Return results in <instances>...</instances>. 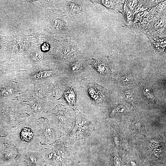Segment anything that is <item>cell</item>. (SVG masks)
Returning <instances> with one entry per match:
<instances>
[{
  "label": "cell",
  "mask_w": 166,
  "mask_h": 166,
  "mask_svg": "<svg viewBox=\"0 0 166 166\" xmlns=\"http://www.w3.org/2000/svg\"><path fill=\"white\" fill-rule=\"evenodd\" d=\"M36 128L40 142L44 145L63 142L66 136L56 123L42 121L38 124Z\"/></svg>",
  "instance_id": "6da1fadb"
},
{
  "label": "cell",
  "mask_w": 166,
  "mask_h": 166,
  "mask_svg": "<svg viewBox=\"0 0 166 166\" xmlns=\"http://www.w3.org/2000/svg\"><path fill=\"white\" fill-rule=\"evenodd\" d=\"M81 86L85 89L86 94L95 106L105 105L109 100L110 95L108 90L97 84L92 78L83 79Z\"/></svg>",
  "instance_id": "7a4b0ae2"
},
{
  "label": "cell",
  "mask_w": 166,
  "mask_h": 166,
  "mask_svg": "<svg viewBox=\"0 0 166 166\" xmlns=\"http://www.w3.org/2000/svg\"><path fill=\"white\" fill-rule=\"evenodd\" d=\"M14 135V140L20 147L34 149L38 147L40 141L36 127L25 126L18 127Z\"/></svg>",
  "instance_id": "3957f363"
},
{
  "label": "cell",
  "mask_w": 166,
  "mask_h": 166,
  "mask_svg": "<svg viewBox=\"0 0 166 166\" xmlns=\"http://www.w3.org/2000/svg\"><path fill=\"white\" fill-rule=\"evenodd\" d=\"M18 150L13 144L7 143L0 144V164L8 162L17 156Z\"/></svg>",
  "instance_id": "277c9868"
},
{
  "label": "cell",
  "mask_w": 166,
  "mask_h": 166,
  "mask_svg": "<svg viewBox=\"0 0 166 166\" xmlns=\"http://www.w3.org/2000/svg\"><path fill=\"white\" fill-rule=\"evenodd\" d=\"M25 160L28 166H46L43 157L35 152H27L25 155Z\"/></svg>",
  "instance_id": "5b68a950"
},
{
  "label": "cell",
  "mask_w": 166,
  "mask_h": 166,
  "mask_svg": "<svg viewBox=\"0 0 166 166\" xmlns=\"http://www.w3.org/2000/svg\"><path fill=\"white\" fill-rule=\"evenodd\" d=\"M95 2L110 11L121 14L123 12L124 1L97 0Z\"/></svg>",
  "instance_id": "8992f818"
},
{
  "label": "cell",
  "mask_w": 166,
  "mask_h": 166,
  "mask_svg": "<svg viewBox=\"0 0 166 166\" xmlns=\"http://www.w3.org/2000/svg\"><path fill=\"white\" fill-rule=\"evenodd\" d=\"M93 68L101 75L110 73L111 71L107 61L104 59H97L93 61Z\"/></svg>",
  "instance_id": "52a82bcc"
},
{
  "label": "cell",
  "mask_w": 166,
  "mask_h": 166,
  "mask_svg": "<svg viewBox=\"0 0 166 166\" xmlns=\"http://www.w3.org/2000/svg\"><path fill=\"white\" fill-rule=\"evenodd\" d=\"M148 38L156 51L162 55L165 51V38H160L154 36H150Z\"/></svg>",
  "instance_id": "ba28073f"
},
{
  "label": "cell",
  "mask_w": 166,
  "mask_h": 166,
  "mask_svg": "<svg viewBox=\"0 0 166 166\" xmlns=\"http://www.w3.org/2000/svg\"><path fill=\"white\" fill-rule=\"evenodd\" d=\"M64 97L69 105L75 109L76 108L77 94L73 88L70 87L66 89L64 93Z\"/></svg>",
  "instance_id": "9c48e42d"
},
{
  "label": "cell",
  "mask_w": 166,
  "mask_h": 166,
  "mask_svg": "<svg viewBox=\"0 0 166 166\" xmlns=\"http://www.w3.org/2000/svg\"><path fill=\"white\" fill-rule=\"evenodd\" d=\"M85 69V65L82 61L78 60L71 62L68 66V71L73 75H77L83 71Z\"/></svg>",
  "instance_id": "30bf717a"
},
{
  "label": "cell",
  "mask_w": 166,
  "mask_h": 166,
  "mask_svg": "<svg viewBox=\"0 0 166 166\" xmlns=\"http://www.w3.org/2000/svg\"><path fill=\"white\" fill-rule=\"evenodd\" d=\"M165 19L164 18L158 20L156 22L155 26L153 27L152 35H156L157 34L158 35H159L160 33V31L162 34L163 33L162 31H165Z\"/></svg>",
  "instance_id": "8fae6325"
},
{
  "label": "cell",
  "mask_w": 166,
  "mask_h": 166,
  "mask_svg": "<svg viewBox=\"0 0 166 166\" xmlns=\"http://www.w3.org/2000/svg\"><path fill=\"white\" fill-rule=\"evenodd\" d=\"M117 80L118 83L124 85H130L135 81L134 77L128 75H121L118 77Z\"/></svg>",
  "instance_id": "7c38bea8"
},
{
  "label": "cell",
  "mask_w": 166,
  "mask_h": 166,
  "mask_svg": "<svg viewBox=\"0 0 166 166\" xmlns=\"http://www.w3.org/2000/svg\"><path fill=\"white\" fill-rule=\"evenodd\" d=\"M68 8L70 12L73 14L80 13L82 10V7L80 3L76 1H71L68 4Z\"/></svg>",
  "instance_id": "4fadbf2b"
},
{
  "label": "cell",
  "mask_w": 166,
  "mask_h": 166,
  "mask_svg": "<svg viewBox=\"0 0 166 166\" xmlns=\"http://www.w3.org/2000/svg\"><path fill=\"white\" fill-rule=\"evenodd\" d=\"M53 25L56 30H60L65 28V23L62 19L57 18L53 21Z\"/></svg>",
  "instance_id": "5bb4252c"
},
{
  "label": "cell",
  "mask_w": 166,
  "mask_h": 166,
  "mask_svg": "<svg viewBox=\"0 0 166 166\" xmlns=\"http://www.w3.org/2000/svg\"><path fill=\"white\" fill-rule=\"evenodd\" d=\"M53 73V72L51 71H42L35 74L33 78L35 79L46 78L52 75Z\"/></svg>",
  "instance_id": "9a60e30c"
},
{
  "label": "cell",
  "mask_w": 166,
  "mask_h": 166,
  "mask_svg": "<svg viewBox=\"0 0 166 166\" xmlns=\"http://www.w3.org/2000/svg\"><path fill=\"white\" fill-rule=\"evenodd\" d=\"M124 16L126 23L131 22L133 19V13L126 7L124 14Z\"/></svg>",
  "instance_id": "2e32d148"
},
{
  "label": "cell",
  "mask_w": 166,
  "mask_h": 166,
  "mask_svg": "<svg viewBox=\"0 0 166 166\" xmlns=\"http://www.w3.org/2000/svg\"><path fill=\"white\" fill-rule=\"evenodd\" d=\"M8 134L7 127L0 121V137H4Z\"/></svg>",
  "instance_id": "e0dca14e"
},
{
  "label": "cell",
  "mask_w": 166,
  "mask_h": 166,
  "mask_svg": "<svg viewBox=\"0 0 166 166\" xmlns=\"http://www.w3.org/2000/svg\"><path fill=\"white\" fill-rule=\"evenodd\" d=\"M137 1H128L127 2V5L128 6V9L133 13L135 8L136 6Z\"/></svg>",
  "instance_id": "ac0fdd59"
},
{
  "label": "cell",
  "mask_w": 166,
  "mask_h": 166,
  "mask_svg": "<svg viewBox=\"0 0 166 166\" xmlns=\"http://www.w3.org/2000/svg\"><path fill=\"white\" fill-rule=\"evenodd\" d=\"M124 108L123 107H121V106L117 107L116 108L113 109L111 112L110 114V116H112L116 113H117V112L118 113H122L124 111Z\"/></svg>",
  "instance_id": "d6986e66"
},
{
  "label": "cell",
  "mask_w": 166,
  "mask_h": 166,
  "mask_svg": "<svg viewBox=\"0 0 166 166\" xmlns=\"http://www.w3.org/2000/svg\"><path fill=\"white\" fill-rule=\"evenodd\" d=\"M113 163L115 166H121L122 162L121 158L117 154H115L113 158Z\"/></svg>",
  "instance_id": "ffe728a7"
},
{
  "label": "cell",
  "mask_w": 166,
  "mask_h": 166,
  "mask_svg": "<svg viewBox=\"0 0 166 166\" xmlns=\"http://www.w3.org/2000/svg\"><path fill=\"white\" fill-rule=\"evenodd\" d=\"M74 50L71 47H68L65 49V54L67 56H70L74 54Z\"/></svg>",
  "instance_id": "44dd1931"
},
{
  "label": "cell",
  "mask_w": 166,
  "mask_h": 166,
  "mask_svg": "<svg viewBox=\"0 0 166 166\" xmlns=\"http://www.w3.org/2000/svg\"><path fill=\"white\" fill-rule=\"evenodd\" d=\"M144 94L146 95L147 98L148 97L150 99L154 100V98L153 97L152 93L150 92V90L147 89H145L144 90Z\"/></svg>",
  "instance_id": "7402d4cb"
},
{
  "label": "cell",
  "mask_w": 166,
  "mask_h": 166,
  "mask_svg": "<svg viewBox=\"0 0 166 166\" xmlns=\"http://www.w3.org/2000/svg\"><path fill=\"white\" fill-rule=\"evenodd\" d=\"M49 45L47 43H43L41 46V50L42 51L44 52L48 51L49 50Z\"/></svg>",
  "instance_id": "603a6c76"
},
{
  "label": "cell",
  "mask_w": 166,
  "mask_h": 166,
  "mask_svg": "<svg viewBox=\"0 0 166 166\" xmlns=\"http://www.w3.org/2000/svg\"><path fill=\"white\" fill-rule=\"evenodd\" d=\"M32 107L33 109L37 111H41V106L37 103H34L32 105Z\"/></svg>",
  "instance_id": "cb8c5ba5"
},
{
  "label": "cell",
  "mask_w": 166,
  "mask_h": 166,
  "mask_svg": "<svg viewBox=\"0 0 166 166\" xmlns=\"http://www.w3.org/2000/svg\"><path fill=\"white\" fill-rule=\"evenodd\" d=\"M124 97L125 99L128 100H131L133 97L132 94L130 92H126L124 94Z\"/></svg>",
  "instance_id": "d4e9b609"
},
{
  "label": "cell",
  "mask_w": 166,
  "mask_h": 166,
  "mask_svg": "<svg viewBox=\"0 0 166 166\" xmlns=\"http://www.w3.org/2000/svg\"><path fill=\"white\" fill-rule=\"evenodd\" d=\"M150 146L152 148H155L158 146L159 144L157 142L152 141L150 143Z\"/></svg>",
  "instance_id": "484cf974"
},
{
  "label": "cell",
  "mask_w": 166,
  "mask_h": 166,
  "mask_svg": "<svg viewBox=\"0 0 166 166\" xmlns=\"http://www.w3.org/2000/svg\"><path fill=\"white\" fill-rule=\"evenodd\" d=\"M161 152V150L159 149H155L154 151V153L156 155H158L160 154Z\"/></svg>",
  "instance_id": "4316f807"
},
{
  "label": "cell",
  "mask_w": 166,
  "mask_h": 166,
  "mask_svg": "<svg viewBox=\"0 0 166 166\" xmlns=\"http://www.w3.org/2000/svg\"><path fill=\"white\" fill-rule=\"evenodd\" d=\"M131 164L132 166H135V163L134 162L132 161L131 162Z\"/></svg>",
  "instance_id": "83f0119b"
},
{
  "label": "cell",
  "mask_w": 166,
  "mask_h": 166,
  "mask_svg": "<svg viewBox=\"0 0 166 166\" xmlns=\"http://www.w3.org/2000/svg\"><path fill=\"white\" fill-rule=\"evenodd\" d=\"M1 38L0 37V48L1 47Z\"/></svg>",
  "instance_id": "f1b7e54d"
},
{
  "label": "cell",
  "mask_w": 166,
  "mask_h": 166,
  "mask_svg": "<svg viewBox=\"0 0 166 166\" xmlns=\"http://www.w3.org/2000/svg\"><path fill=\"white\" fill-rule=\"evenodd\" d=\"M85 166V165H79V166L78 165V166Z\"/></svg>",
  "instance_id": "f546056e"
},
{
  "label": "cell",
  "mask_w": 166,
  "mask_h": 166,
  "mask_svg": "<svg viewBox=\"0 0 166 166\" xmlns=\"http://www.w3.org/2000/svg\"></svg>",
  "instance_id": "4dcf8cb0"
}]
</instances>
